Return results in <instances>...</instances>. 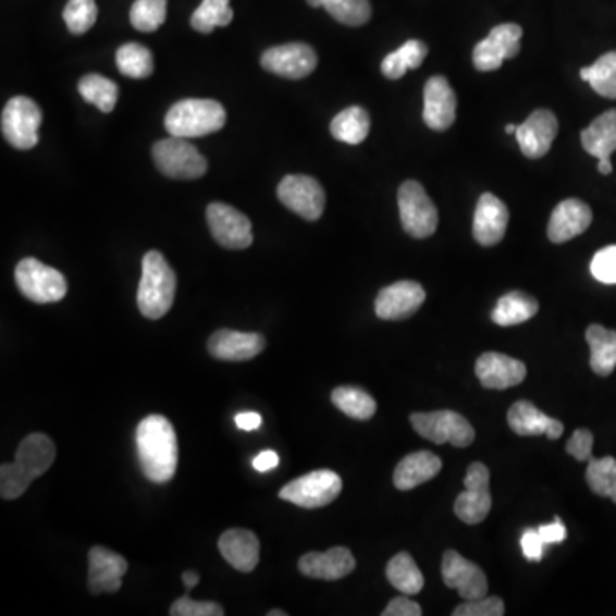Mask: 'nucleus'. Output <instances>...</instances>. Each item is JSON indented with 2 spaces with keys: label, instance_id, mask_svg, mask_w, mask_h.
<instances>
[{
  "label": "nucleus",
  "instance_id": "14",
  "mask_svg": "<svg viewBox=\"0 0 616 616\" xmlns=\"http://www.w3.org/2000/svg\"><path fill=\"white\" fill-rule=\"evenodd\" d=\"M522 28L514 23L495 26L489 37L481 40L472 50V64L480 73L501 69L504 61L514 59L520 50Z\"/></svg>",
  "mask_w": 616,
  "mask_h": 616
},
{
  "label": "nucleus",
  "instance_id": "45",
  "mask_svg": "<svg viewBox=\"0 0 616 616\" xmlns=\"http://www.w3.org/2000/svg\"><path fill=\"white\" fill-rule=\"evenodd\" d=\"M505 604L501 597H480V600L465 601L454 609V616H502Z\"/></svg>",
  "mask_w": 616,
  "mask_h": 616
},
{
  "label": "nucleus",
  "instance_id": "24",
  "mask_svg": "<svg viewBox=\"0 0 616 616\" xmlns=\"http://www.w3.org/2000/svg\"><path fill=\"white\" fill-rule=\"evenodd\" d=\"M592 211L584 200L565 199L553 209L549 223V238L553 244H565L582 235L591 226Z\"/></svg>",
  "mask_w": 616,
  "mask_h": 616
},
{
  "label": "nucleus",
  "instance_id": "2",
  "mask_svg": "<svg viewBox=\"0 0 616 616\" xmlns=\"http://www.w3.org/2000/svg\"><path fill=\"white\" fill-rule=\"evenodd\" d=\"M56 459V445L44 433H32L21 442L16 460L0 468V495L4 501H16L33 481L49 471Z\"/></svg>",
  "mask_w": 616,
  "mask_h": 616
},
{
  "label": "nucleus",
  "instance_id": "56",
  "mask_svg": "<svg viewBox=\"0 0 616 616\" xmlns=\"http://www.w3.org/2000/svg\"><path fill=\"white\" fill-rule=\"evenodd\" d=\"M517 131V125L514 124H507L505 125V133L507 134H516Z\"/></svg>",
  "mask_w": 616,
  "mask_h": 616
},
{
  "label": "nucleus",
  "instance_id": "5",
  "mask_svg": "<svg viewBox=\"0 0 616 616\" xmlns=\"http://www.w3.org/2000/svg\"><path fill=\"white\" fill-rule=\"evenodd\" d=\"M152 160L164 176L175 181H196L208 170L206 158L182 137L158 140L152 146Z\"/></svg>",
  "mask_w": 616,
  "mask_h": 616
},
{
  "label": "nucleus",
  "instance_id": "25",
  "mask_svg": "<svg viewBox=\"0 0 616 616\" xmlns=\"http://www.w3.org/2000/svg\"><path fill=\"white\" fill-rule=\"evenodd\" d=\"M355 567H357V560L345 546H334L324 553H305L298 560V568L304 576L321 580L343 579L349 576Z\"/></svg>",
  "mask_w": 616,
  "mask_h": 616
},
{
  "label": "nucleus",
  "instance_id": "53",
  "mask_svg": "<svg viewBox=\"0 0 616 616\" xmlns=\"http://www.w3.org/2000/svg\"><path fill=\"white\" fill-rule=\"evenodd\" d=\"M182 580H184L185 588L190 591V589H194L197 584H199L200 576L199 574L194 572V570H185V572L182 574Z\"/></svg>",
  "mask_w": 616,
  "mask_h": 616
},
{
  "label": "nucleus",
  "instance_id": "52",
  "mask_svg": "<svg viewBox=\"0 0 616 616\" xmlns=\"http://www.w3.org/2000/svg\"><path fill=\"white\" fill-rule=\"evenodd\" d=\"M235 423L238 429L245 430V432H252V430L259 429L260 424H262V418H260L259 412H241V415H236Z\"/></svg>",
  "mask_w": 616,
  "mask_h": 616
},
{
  "label": "nucleus",
  "instance_id": "35",
  "mask_svg": "<svg viewBox=\"0 0 616 616\" xmlns=\"http://www.w3.org/2000/svg\"><path fill=\"white\" fill-rule=\"evenodd\" d=\"M312 8H324L334 20L346 26H361L372 17L369 0H307Z\"/></svg>",
  "mask_w": 616,
  "mask_h": 616
},
{
  "label": "nucleus",
  "instance_id": "51",
  "mask_svg": "<svg viewBox=\"0 0 616 616\" xmlns=\"http://www.w3.org/2000/svg\"><path fill=\"white\" fill-rule=\"evenodd\" d=\"M278 465H280V456L274 451H264L252 460L254 469L259 472L271 471V469L278 468Z\"/></svg>",
  "mask_w": 616,
  "mask_h": 616
},
{
  "label": "nucleus",
  "instance_id": "8",
  "mask_svg": "<svg viewBox=\"0 0 616 616\" xmlns=\"http://www.w3.org/2000/svg\"><path fill=\"white\" fill-rule=\"evenodd\" d=\"M412 429L433 444H453L456 447H468L475 442L477 432L463 415L456 411L412 412Z\"/></svg>",
  "mask_w": 616,
  "mask_h": 616
},
{
  "label": "nucleus",
  "instance_id": "40",
  "mask_svg": "<svg viewBox=\"0 0 616 616\" xmlns=\"http://www.w3.org/2000/svg\"><path fill=\"white\" fill-rule=\"evenodd\" d=\"M233 21V9L230 0H202V4L194 11L190 25L196 32L211 33L220 26H229Z\"/></svg>",
  "mask_w": 616,
  "mask_h": 616
},
{
  "label": "nucleus",
  "instance_id": "55",
  "mask_svg": "<svg viewBox=\"0 0 616 616\" xmlns=\"http://www.w3.org/2000/svg\"><path fill=\"white\" fill-rule=\"evenodd\" d=\"M288 615V613L283 612V609H271V612L268 613V616H286Z\"/></svg>",
  "mask_w": 616,
  "mask_h": 616
},
{
  "label": "nucleus",
  "instance_id": "10",
  "mask_svg": "<svg viewBox=\"0 0 616 616\" xmlns=\"http://www.w3.org/2000/svg\"><path fill=\"white\" fill-rule=\"evenodd\" d=\"M41 119L44 115L35 101L26 97L11 98L2 112V134L13 148H35Z\"/></svg>",
  "mask_w": 616,
  "mask_h": 616
},
{
  "label": "nucleus",
  "instance_id": "3",
  "mask_svg": "<svg viewBox=\"0 0 616 616\" xmlns=\"http://www.w3.org/2000/svg\"><path fill=\"white\" fill-rule=\"evenodd\" d=\"M176 278L173 269L158 250H149L143 257V276L137 289V307L139 312L158 321L169 313L175 300Z\"/></svg>",
  "mask_w": 616,
  "mask_h": 616
},
{
  "label": "nucleus",
  "instance_id": "28",
  "mask_svg": "<svg viewBox=\"0 0 616 616\" xmlns=\"http://www.w3.org/2000/svg\"><path fill=\"white\" fill-rule=\"evenodd\" d=\"M441 457L430 453V451H420L412 453L401 459L399 465L394 471V484L401 492L417 489L420 484L433 480L441 472Z\"/></svg>",
  "mask_w": 616,
  "mask_h": 616
},
{
  "label": "nucleus",
  "instance_id": "37",
  "mask_svg": "<svg viewBox=\"0 0 616 616\" xmlns=\"http://www.w3.org/2000/svg\"><path fill=\"white\" fill-rule=\"evenodd\" d=\"M331 399L340 411L345 412L346 417L353 420H370L377 411L375 399L361 389L348 387V385L336 387Z\"/></svg>",
  "mask_w": 616,
  "mask_h": 616
},
{
  "label": "nucleus",
  "instance_id": "15",
  "mask_svg": "<svg viewBox=\"0 0 616 616\" xmlns=\"http://www.w3.org/2000/svg\"><path fill=\"white\" fill-rule=\"evenodd\" d=\"M260 64L276 76L304 79L316 71L317 53L307 44L278 45L262 53Z\"/></svg>",
  "mask_w": 616,
  "mask_h": 616
},
{
  "label": "nucleus",
  "instance_id": "9",
  "mask_svg": "<svg viewBox=\"0 0 616 616\" xmlns=\"http://www.w3.org/2000/svg\"><path fill=\"white\" fill-rule=\"evenodd\" d=\"M341 490L343 481L337 472L319 469L284 484L280 498L301 508H321L336 501Z\"/></svg>",
  "mask_w": 616,
  "mask_h": 616
},
{
  "label": "nucleus",
  "instance_id": "57",
  "mask_svg": "<svg viewBox=\"0 0 616 616\" xmlns=\"http://www.w3.org/2000/svg\"><path fill=\"white\" fill-rule=\"evenodd\" d=\"M612 501L615 502V504H616V492H615V495L612 496Z\"/></svg>",
  "mask_w": 616,
  "mask_h": 616
},
{
  "label": "nucleus",
  "instance_id": "4",
  "mask_svg": "<svg viewBox=\"0 0 616 616\" xmlns=\"http://www.w3.org/2000/svg\"><path fill=\"white\" fill-rule=\"evenodd\" d=\"M226 124L223 104L214 100L187 98L173 104L164 116V128L170 136L182 139L209 136L218 133Z\"/></svg>",
  "mask_w": 616,
  "mask_h": 616
},
{
  "label": "nucleus",
  "instance_id": "36",
  "mask_svg": "<svg viewBox=\"0 0 616 616\" xmlns=\"http://www.w3.org/2000/svg\"><path fill=\"white\" fill-rule=\"evenodd\" d=\"M580 79L588 81L600 97L616 100V52L604 53L594 64L580 69Z\"/></svg>",
  "mask_w": 616,
  "mask_h": 616
},
{
  "label": "nucleus",
  "instance_id": "54",
  "mask_svg": "<svg viewBox=\"0 0 616 616\" xmlns=\"http://www.w3.org/2000/svg\"><path fill=\"white\" fill-rule=\"evenodd\" d=\"M597 172H600L601 175H612V160H609V158H601L600 163H597Z\"/></svg>",
  "mask_w": 616,
  "mask_h": 616
},
{
  "label": "nucleus",
  "instance_id": "21",
  "mask_svg": "<svg viewBox=\"0 0 616 616\" xmlns=\"http://www.w3.org/2000/svg\"><path fill=\"white\" fill-rule=\"evenodd\" d=\"M477 375L484 389L505 391L516 387L528 375L526 365L502 353H483L477 361Z\"/></svg>",
  "mask_w": 616,
  "mask_h": 616
},
{
  "label": "nucleus",
  "instance_id": "18",
  "mask_svg": "<svg viewBox=\"0 0 616 616\" xmlns=\"http://www.w3.org/2000/svg\"><path fill=\"white\" fill-rule=\"evenodd\" d=\"M558 134V121L550 110H537L526 119L525 124L517 125L516 139L526 158L538 160L549 155L553 140Z\"/></svg>",
  "mask_w": 616,
  "mask_h": 616
},
{
  "label": "nucleus",
  "instance_id": "47",
  "mask_svg": "<svg viewBox=\"0 0 616 616\" xmlns=\"http://www.w3.org/2000/svg\"><path fill=\"white\" fill-rule=\"evenodd\" d=\"M592 445H594V435L589 430L579 429L567 442V453L580 463H584L592 459Z\"/></svg>",
  "mask_w": 616,
  "mask_h": 616
},
{
  "label": "nucleus",
  "instance_id": "20",
  "mask_svg": "<svg viewBox=\"0 0 616 616\" xmlns=\"http://www.w3.org/2000/svg\"><path fill=\"white\" fill-rule=\"evenodd\" d=\"M88 588L98 596L103 592H116L122 588V577L127 572L124 556L104 546H93L88 555Z\"/></svg>",
  "mask_w": 616,
  "mask_h": 616
},
{
  "label": "nucleus",
  "instance_id": "49",
  "mask_svg": "<svg viewBox=\"0 0 616 616\" xmlns=\"http://www.w3.org/2000/svg\"><path fill=\"white\" fill-rule=\"evenodd\" d=\"M423 609L420 604L409 600L408 596H399L387 604V608L382 612V616H421Z\"/></svg>",
  "mask_w": 616,
  "mask_h": 616
},
{
  "label": "nucleus",
  "instance_id": "22",
  "mask_svg": "<svg viewBox=\"0 0 616 616\" xmlns=\"http://www.w3.org/2000/svg\"><path fill=\"white\" fill-rule=\"evenodd\" d=\"M266 340L257 333L220 329L208 341L209 355L223 361H247L264 352Z\"/></svg>",
  "mask_w": 616,
  "mask_h": 616
},
{
  "label": "nucleus",
  "instance_id": "43",
  "mask_svg": "<svg viewBox=\"0 0 616 616\" xmlns=\"http://www.w3.org/2000/svg\"><path fill=\"white\" fill-rule=\"evenodd\" d=\"M98 8L95 0H69L64 9V21L69 32L83 35L95 26Z\"/></svg>",
  "mask_w": 616,
  "mask_h": 616
},
{
  "label": "nucleus",
  "instance_id": "34",
  "mask_svg": "<svg viewBox=\"0 0 616 616\" xmlns=\"http://www.w3.org/2000/svg\"><path fill=\"white\" fill-rule=\"evenodd\" d=\"M429 56V47L420 40H408L401 45L396 52L389 53L382 61V74L387 79H401L411 69H418L423 64L424 57Z\"/></svg>",
  "mask_w": 616,
  "mask_h": 616
},
{
  "label": "nucleus",
  "instance_id": "32",
  "mask_svg": "<svg viewBox=\"0 0 616 616\" xmlns=\"http://www.w3.org/2000/svg\"><path fill=\"white\" fill-rule=\"evenodd\" d=\"M370 133V116L361 107H348L337 113L331 122L334 139L346 145H360Z\"/></svg>",
  "mask_w": 616,
  "mask_h": 616
},
{
  "label": "nucleus",
  "instance_id": "16",
  "mask_svg": "<svg viewBox=\"0 0 616 616\" xmlns=\"http://www.w3.org/2000/svg\"><path fill=\"white\" fill-rule=\"evenodd\" d=\"M442 579L456 589L465 601L480 600L489 594V579L477 564L466 560L456 550H447L442 558Z\"/></svg>",
  "mask_w": 616,
  "mask_h": 616
},
{
  "label": "nucleus",
  "instance_id": "50",
  "mask_svg": "<svg viewBox=\"0 0 616 616\" xmlns=\"http://www.w3.org/2000/svg\"><path fill=\"white\" fill-rule=\"evenodd\" d=\"M538 531H540L541 538L546 544L564 543L565 538H567V529H565L560 517H555L552 525L540 526Z\"/></svg>",
  "mask_w": 616,
  "mask_h": 616
},
{
  "label": "nucleus",
  "instance_id": "7",
  "mask_svg": "<svg viewBox=\"0 0 616 616\" xmlns=\"http://www.w3.org/2000/svg\"><path fill=\"white\" fill-rule=\"evenodd\" d=\"M14 278L20 292L35 304H56L67 293L64 274L33 257L21 260L14 271Z\"/></svg>",
  "mask_w": 616,
  "mask_h": 616
},
{
  "label": "nucleus",
  "instance_id": "27",
  "mask_svg": "<svg viewBox=\"0 0 616 616\" xmlns=\"http://www.w3.org/2000/svg\"><path fill=\"white\" fill-rule=\"evenodd\" d=\"M218 549L224 560L241 572H252L259 565V538L247 529L235 528L224 531L218 541Z\"/></svg>",
  "mask_w": 616,
  "mask_h": 616
},
{
  "label": "nucleus",
  "instance_id": "13",
  "mask_svg": "<svg viewBox=\"0 0 616 616\" xmlns=\"http://www.w3.org/2000/svg\"><path fill=\"white\" fill-rule=\"evenodd\" d=\"M209 232L224 248L242 250L252 245V224L244 212L223 202H212L206 211Z\"/></svg>",
  "mask_w": 616,
  "mask_h": 616
},
{
  "label": "nucleus",
  "instance_id": "46",
  "mask_svg": "<svg viewBox=\"0 0 616 616\" xmlns=\"http://www.w3.org/2000/svg\"><path fill=\"white\" fill-rule=\"evenodd\" d=\"M172 616H223L224 609L221 604L212 601H193L188 596L181 597L170 608Z\"/></svg>",
  "mask_w": 616,
  "mask_h": 616
},
{
  "label": "nucleus",
  "instance_id": "29",
  "mask_svg": "<svg viewBox=\"0 0 616 616\" xmlns=\"http://www.w3.org/2000/svg\"><path fill=\"white\" fill-rule=\"evenodd\" d=\"M580 143L597 160L612 157L616 151V110H608L597 116L596 121L582 131Z\"/></svg>",
  "mask_w": 616,
  "mask_h": 616
},
{
  "label": "nucleus",
  "instance_id": "42",
  "mask_svg": "<svg viewBox=\"0 0 616 616\" xmlns=\"http://www.w3.org/2000/svg\"><path fill=\"white\" fill-rule=\"evenodd\" d=\"M128 16L137 32H157L167 20V0H136Z\"/></svg>",
  "mask_w": 616,
  "mask_h": 616
},
{
  "label": "nucleus",
  "instance_id": "31",
  "mask_svg": "<svg viewBox=\"0 0 616 616\" xmlns=\"http://www.w3.org/2000/svg\"><path fill=\"white\" fill-rule=\"evenodd\" d=\"M538 310H540V304L534 296L525 292H510L496 301V307L493 308L492 312V321L496 325H502V328L522 324V322H528L529 319L537 316Z\"/></svg>",
  "mask_w": 616,
  "mask_h": 616
},
{
  "label": "nucleus",
  "instance_id": "39",
  "mask_svg": "<svg viewBox=\"0 0 616 616\" xmlns=\"http://www.w3.org/2000/svg\"><path fill=\"white\" fill-rule=\"evenodd\" d=\"M115 62L119 71L133 79H145L151 76L155 69L152 53L145 45L139 44L122 45L121 49L116 50Z\"/></svg>",
  "mask_w": 616,
  "mask_h": 616
},
{
  "label": "nucleus",
  "instance_id": "33",
  "mask_svg": "<svg viewBox=\"0 0 616 616\" xmlns=\"http://www.w3.org/2000/svg\"><path fill=\"white\" fill-rule=\"evenodd\" d=\"M385 572H387L389 582L406 596H415L423 589V574L409 553H397L393 560L389 562Z\"/></svg>",
  "mask_w": 616,
  "mask_h": 616
},
{
  "label": "nucleus",
  "instance_id": "44",
  "mask_svg": "<svg viewBox=\"0 0 616 616\" xmlns=\"http://www.w3.org/2000/svg\"><path fill=\"white\" fill-rule=\"evenodd\" d=\"M591 274L600 283L616 284V245L601 248L591 260Z\"/></svg>",
  "mask_w": 616,
  "mask_h": 616
},
{
  "label": "nucleus",
  "instance_id": "12",
  "mask_svg": "<svg viewBox=\"0 0 616 616\" xmlns=\"http://www.w3.org/2000/svg\"><path fill=\"white\" fill-rule=\"evenodd\" d=\"M278 199L289 211L307 221L322 217L325 206V193L322 185L307 175H288L278 185Z\"/></svg>",
  "mask_w": 616,
  "mask_h": 616
},
{
  "label": "nucleus",
  "instance_id": "11",
  "mask_svg": "<svg viewBox=\"0 0 616 616\" xmlns=\"http://www.w3.org/2000/svg\"><path fill=\"white\" fill-rule=\"evenodd\" d=\"M465 492L454 504V513L465 525H480L492 510L490 493V471L483 463H472L466 472Z\"/></svg>",
  "mask_w": 616,
  "mask_h": 616
},
{
  "label": "nucleus",
  "instance_id": "1",
  "mask_svg": "<svg viewBox=\"0 0 616 616\" xmlns=\"http://www.w3.org/2000/svg\"><path fill=\"white\" fill-rule=\"evenodd\" d=\"M136 448L145 477L152 483H169L178 465L175 429L161 415H151L137 424Z\"/></svg>",
  "mask_w": 616,
  "mask_h": 616
},
{
  "label": "nucleus",
  "instance_id": "19",
  "mask_svg": "<svg viewBox=\"0 0 616 616\" xmlns=\"http://www.w3.org/2000/svg\"><path fill=\"white\" fill-rule=\"evenodd\" d=\"M423 100V121L432 131H447L456 122V93L444 76H433L427 81Z\"/></svg>",
  "mask_w": 616,
  "mask_h": 616
},
{
  "label": "nucleus",
  "instance_id": "23",
  "mask_svg": "<svg viewBox=\"0 0 616 616\" xmlns=\"http://www.w3.org/2000/svg\"><path fill=\"white\" fill-rule=\"evenodd\" d=\"M508 224V209L498 197L486 193L480 197L472 220V235L483 247H493L504 238Z\"/></svg>",
  "mask_w": 616,
  "mask_h": 616
},
{
  "label": "nucleus",
  "instance_id": "17",
  "mask_svg": "<svg viewBox=\"0 0 616 616\" xmlns=\"http://www.w3.org/2000/svg\"><path fill=\"white\" fill-rule=\"evenodd\" d=\"M424 298L427 293L417 281H397L377 295V317L382 321H403L420 310Z\"/></svg>",
  "mask_w": 616,
  "mask_h": 616
},
{
  "label": "nucleus",
  "instance_id": "38",
  "mask_svg": "<svg viewBox=\"0 0 616 616\" xmlns=\"http://www.w3.org/2000/svg\"><path fill=\"white\" fill-rule=\"evenodd\" d=\"M79 95L83 100L95 104L100 112L110 113L115 109L119 88L112 79L100 74H88L79 81Z\"/></svg>",
  "mask_w": 616,
  "mask_h": 616
},
{
  "label": "nucleus",
  "instance_id": "6",
  "mask_svg": "<svg viewBox=\"0 0 616 616\" xmlns=\"http://www.w3.org/2000/svg\"><path fill=\"white\" fill-rule=\"evenodd\" d=\"M397 205L401 224L409 236L423 241L436 232L439 212L420 182L406 181L401 185Z\"/></svg>",
  "mask_w": 616,
  "mask_h": 616
},
{
  "label": "nucleus",
  "instance_id": "26",
  "mask_svg": "<svg viewBox=\"0 0 616 616\" xmlns=\"http://www.w3.org/2000/svg\"><path fill=\"white\" fill-rule=\"evenodd\" d=\"M508 427L520 436L546 435L550 441L560 439L564 433V423L550 418L529 401H517L508 409Z\"/></svg>",
  "mask_w": 616,
  "mask_h": 616
},
{
  "label": "nucleus",
  "instance_id": "41",
  "mask_svg": "<svg viewBox=\"0 0 616 616\" xmlns=\"http://www.w3.org/2000/svg\"><path fill=\"white\" fill-rule=\"evenodd\" d=\"M586 481L589 489L600 496L612 498L616 492V459L612 456L601 457V459L588 460V471Z\"/></svg>",
  "mask_w": 616,
  "mask_h": 616
},
{
  "label": "nucleus",
  "instance_id": "48",
  "mask_svg": "<svg viewBox=\"0 0 616 616\" xmlns=\"http://www.w3.org/2000/svg\"><path fill=\"white\" fill-rule=\"evenodd\" d=\"M544 544L546 543L541 538L540 531H534V529H528L520 538V549H522V553L529 562H541Z\"/></svg>",
  "mask_w": 616,
  "mask_h": 616
},
{
  "label": "nucleus",
  "instance_id": "30",
  "mask_svg": "<svg viewBox=\"0 0 616 616\" xmlns=\"http://www.w3.org/2000/svg\"><path fill=\"white\" fill-rule=\"evenodd\" d=\"M586 341L591 348V369L600 377L612 375L616 369V331L600 324L589 325Z\"/></svg>",
  "mask_w": 616,
  "mask_h": 616
}]
</instances>
